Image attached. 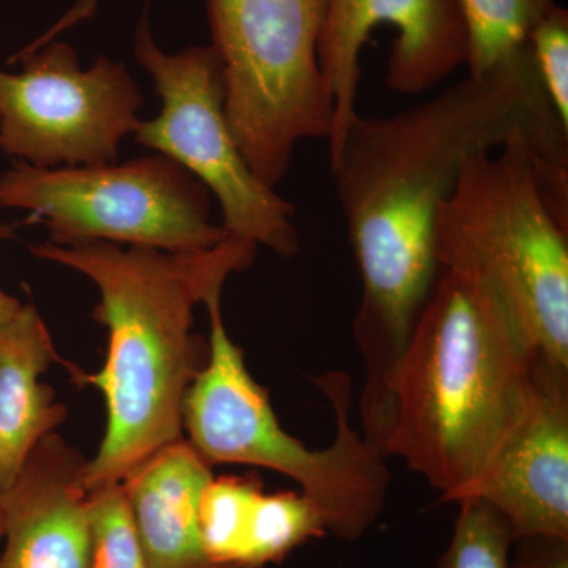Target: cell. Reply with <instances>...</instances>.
<instances>
[{
	"label": "cell",
	"mask_w": 568,
	"mask_h": 568,
	"mask_svg": "<svg viewBox=\"0 0 568 568\" xmlns=\"http://www.w3.org/2000/svg\"><path fill=\"white\" fill-rule=\"evenodd\" d=\"M204 2L231 132L253 173L276 189L295 148L328 141L334 126V100L317 54L325 0Z\"/></svg>",
	"instance_id": "8992f818"
},
{
	"label": "cell",
	"mask_w": 568,
	"mask_h": 568,
	"mask_svg": "<svg viewBox=\"0 0 568 568\" xmlns=\"http://www.w3.org/2000/svg\"><path fill=\"white\" fill-rule=\"evenodd\" d=\"M205 548L215 562L265 568L324 537V519L304 493L265 495L257 481L213 477L200 508Z\"/></svg>",
	"instance_id": "5bb4252c"
},
{
	"label": "cell",
	"mask_w": 568,
	"mask_h": 568,
	"mask_svg": "<svg viewBox=\"0 0 568 568\" xmlns=\"http://www.w3.org/2000/svg\"><path fill=\"white\" fill-rule=\"evenodd\" d=\"M540 355L487 286L440 271L396 368L384 455L457 503L521 410Z\"/></svg>",
	"instance_id": "3957f363"
},
{
	"label": "cell",
	"mask_w": 568,
	"mask_h": 568,
	"mask_svg": "<svg viewBox=\"0 0 568 568\" xmlns=\"http://www.w3.org/2000/svg\"><path fill=\"white\" fill-rule=\"evenodd\" d=\"M212 480V466L183 437L122 478L149 567L250 568L226 566L209 556L200 508Z\"/></svg>",
	"instance_id": "4fadbf2b"
},
{
	"label": "cell",
	"mask_w": 568,
	"mask_h": 568,
	"mask_svg": "<svg viewBox=\"0 0 568 568\" xmlns=\"http://www.w3.org/2000/svg\"><path fill=\"white\" fill-rule=\"evenodd\" d=\"M0 207L29 212L52 245L89 242L196 253L226 237L211 193L162 153L97 166L37 168L14 160L0 174Z\"/></svg>",
	"instance_id": "52a82bcc"
},
{
	"label": "cell",
	"mask_w": 568,
	"mask_h": 568,
	"mask_svg": "<svg viewBox=\"0 0 568 568\" xmlns=\"http://www.w3.org/2000/svg\"><path fill=\"white\" fill-rule=\"evenodd\" d=\"M466 497L495 508L515 538H568V368L538 357L521 410Z\"/></svg>",
	"instance_id": "8fae6325"
},
{
	"label": "cell",
	"mask_w": 568,
	"mask_h": 568,
	"mask_svg": "<svg viewBox=\"0 0 568 568\" xmlns=\"http://www.w3.org/2000/svg\"><path fill=\"white\" fill-rule=\"evenodd\" d=\"M20 226L21 224L17 223L0 222V241H9V239H14L18 227Z\"/></svg>",
	"instance_id": "603a6c76"
},
{
	"label": "cell",
	"mask_w": 568,
	"mask_h": 568,
	"mask_svg": "<svg viewBox=\"0 0 568 568\" xmlns=\"http://www.w3.org/2000/svg\"><path fill=\"white\" fill-rule=\"evenodd\" d=\"M14 61L20 73L0 70V151L37 168L115 162L144 104L126 67L102 55L81 69L73 47L58 40Z\"/></svg>",
	"instance_id": "9c48e42d"
},
{
	"label": "cell",
	"mask_w": 568,
	"mask_h": 568,
	"mask_svg": "<svg viewBox=\"0 0 568 568\" xmlns=\"http://www.w3.org/2000/svg\"><path fill=\"white\" fill-rule=\"evenodd\" d=\"M91 555L88 568H151L121 481L88 493Z\"/></svg>",
	"instance_id": "ac0fdd59"
},
{
	"label": "cell",
	"mask_w": 568,
	"mask_h": 568,
	"mask_svg": "<svg viewBox=\"0 0 568 568\" xmlns=\"http://www.w3.org/2000/svg\"><path fill=\"white\" fill-rule=\"evenodd\" d=\"M61 361L36 305L22 304L0 325V493L14 484L29 455L67 418L55 392L40 381Z\"/></svg>",
	"instance_id": "9a60e30c"
},
{
	"label": "cell",
	"mask_w": 568,
	"mask_h": 568,
	"mask_svg": "<svg viewBox=\"0 0 568 568\" xmlns=\"http://www.w3.org/2000/svg\"><path fill=\"white\" fill-rule=\"evenodd\" d=\"M222 291L203 302L211 336L205 364L183 398L189 443L211 466L265 467L293 478L320 510L327 534L357 541L383 514L392 476L386 455L353 424V379L342 369L313 379L334 410L335 436L327 447H306L280 425L267 390L227 335Z\"/></svg>",
	"instance_id": "5b68a950"
},
{
	"label": "cell",
	"mask_w": 568,
	"mask_h": 568,
	"mask_svg": "<svg viewBox=\"0 0 568 568\" xmlns=\"http://www.w3.org/2000/svg\"><path fill=\"white\" fill-rule=\"evenodd\" d=\"M3 537L2 511H0V540Z\"/></svg>",
	"instance_id": "cb8c5ba5"
},
{
	"label": "cell",
	"mask_w": 568,
	"mask_h": 568,
	"mask_svg": "<svg viewBox=\"0 0 568 568\" xmlns=\"http://www.w3.org/2000/svg\"><path fill=\"white\" fill-rule=\"evenodd\" d=\"M381 24L396 32L386 69L390 91L420 95L466 65V26L458 0H325L317 54L334 100L328 153L357 118L362 52Z\"/></svg>",
	"instance_id": "30bf717a"
},
{
	"label": "cell",
	"mask_w": 568,
	"mask_h": 568,
	"mask_svg": "<svg viewBox=\"0 0 568 568\" xmlns=\"http://www.w3.org/2000/svg\"><path fill=\"white\" fill-rule=\"evenodd\" d=\"M97 6H99V0H80L77 6L73 7L62 18L58 24L52 26L50 31L43 33V36L39 37L36 41H32L29 44V48L32 50H37V48L43 47V44L50 43V41L55 40V37L61 36L62 32H65L67 29L73 28V26L80 24V22L89 20L95 14Z\"/></svg>",
	"instance_id": "44dd1931"
},
{
	"label": "cell",
	"mask_w": 568,
	"mask_h": 568,
	"mask_svg": "<svg viewBox=\"0 0 568 568\" xmlns=\"http://www.w3.org/2000/svg\"><path fill=\"white\" fill-rule=\"evenodd\" d=\"M465 20L470 77L514 62L530 50L529 41L556 0H458Z\"/></svg>",
	"instance_id": "2e32d148"
},
{
	"label": "cell",
	"mask_w": 568,
	"mask_h": 568,
	"mask_svg": "<svg viewBox=\"0 0 568 568\" xmlns=\"http://www.w3.org/2000/svg\"><path fill=\"white\" fill-rule=\"evenodd\" d=\"M511 568H568V538H515Z\"/></svg>",
	"instance_id": "ffe728a7"
},
{
	"label": "cell",
	"mask_w": 568,
	"mask_h": 568,
	"mask_svg": "<svg viewBox=\"0 0 568 568\" xmlns=\"http://www.w3.org/2000/svg\"><path fill=\"white\" fill-rule=\"evenodd\" d=\"M88 462L55 432L37 444L14 484L0 493V568H88Z\"/></svg>",
	"instance_id": "7c38bea8"
},
{
	"label": "cell",
	"mask_w": 568,
	"mask_h": 568,
	"mask_svg": "<svg viewBox=\"0 0 568 568\" xmlns=\"http://www.w3.org/2000/svg\"><path fill=\"white\" fill-rule=\"evenodd\" d=\"M457 504L454 534L433 568H511L515 534L506 519L477 497Z\"/></svg>",
	"instance_id": "e0dca14e"
},
{
	"label": "cell",
	"mask_w": 568,
	"mask_h": 568,
	"mask_svg": "<svg viewBox=\"0 0 568 568\" xmlns=\"http://www.w3.org/2000/svg\"><path fill=\"white\" fill-rule=\"evenodd\" d=\"M526 134L568 164V129L552 110L530 50L386 118H357L328 153L362 297L354 339L365 366L362 435L381 444L396 368L440 274L436 216L467 156Z\"/></svg>",
	"instance_id": "6da1fadb"
},
{
	"label": "cell",
	"mask_w": 568,
	"mask_h": 568,
	"mask_svg": "<svg viewBox=\"0 0 568 568\" xmlns=\"http://www.w3.org/2000/svg\"><path fill=\"white\" fill-rule=\"evenodd\" d=\"M529 48L549 103L568 129V11L559 6L549 11Z\"/></svg>",
	"instance_id": "d6986e66"
},
{
	"label": "cell",
	"mask_w": 568,
	"mask_h": 568,
	"mask_svg": "<svg viewBox=\"0 0 568 568\" xmlns=\"http://www.w3.org/2000/svg\"><path fill=\"white\" fill-rule=\"evenodd\" d=\"M256 252L252 242L231 235L196 253L108 242L31 246L33 256L73 268L99 287L92 316L108 331L106 362L95 375L77 372L106 403L102 446L85 466L88 493L119 484L182 439L183 398L205 364L203 339L193 334L194 306L250 267Z\"/></svg>",
	"instance_id": "7a4b0ae2"
},
{
	"label": "cell",
	"mask_w": 568,
	"mask_h": 568,
	"mask_svg": "<svg viewBox=\"0 0 568 568\" xmlns=\"http://www.w3.org/2000/svg\"><path fill=\"white\" fill-rule=\"evenodd\" d=\"M21 305V302L14 298L13 295L7 294L6 291L0 290V325L6 324L7 321H10L11 317L17 315Z\"/></svg>",
	"instance_id": "7402d4cb"
},
{
	"label": "cell",
	"mask_w": 568,
	"mask_h": 568,
	"mask_svg": "<svg viewBox=\"0 0 568 568\" xmlns=\"http://www.w3.org/2000/svg\"><path fill=\"white\" fill-rule=\"evenodd\" d=\"M134 55L162 99L159 118L141 121L134 141L170 156L203 183L222 207L227 235L283 260L297 256L295 205L265 185L242 155L224 111L222 62L211 44L168 54L144 13L134 32Z\"/></svg>",
	"instance_id": "ba28073f"
},
{
	"label": "cell",
	"mask_w": 568,
	"mask_h": 568,
	"mask_svg": "<svg viewBox=\"0 0 568 568\" xmlns=\"http://www.w3.org/2000/svg\"><path fill=\"white\" fill-rule=\"evenodd\" d=\"M568 189V166L519 134L467 156L436 216L440 271L476 280L507 306L549 364L568 368V220L541 183Z\"/></svg>",
	"instance_id": "277c9868"
}]
</instances>
